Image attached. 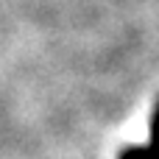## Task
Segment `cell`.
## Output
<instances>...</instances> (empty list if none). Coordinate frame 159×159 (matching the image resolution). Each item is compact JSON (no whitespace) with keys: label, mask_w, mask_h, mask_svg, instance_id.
I'll return each instance as SVG.
<instances>
[{"label":"cell","mask_w":159,"mask_h":159,"mask_svg":"<svg viewBox=\"0 0 159 159\" xmlns=\"http://www.w3.org/2000/svg\"><path fill=\"white\" fill-rule=\"evenodd\" d=\"M148 151L159 159V101L154 106V115H151V143H148Z\"/></svg>","instance_id":"obj_1"},{"label":"cell","mask_w":159,"mask_h":159,"mask_svg":"<svg viewBox=\"0 0 159 159\" xmlns=\"http://www.w3.org/2000/svg\"><path fill=\"white\" fill-rule=\"evenodd\" d=\"M117 159H157V157L148 151V145H129V148L120 151Z\"/></svg>","instance_id":"obj_2"}]
</instances>
